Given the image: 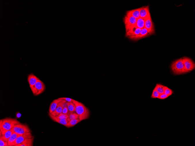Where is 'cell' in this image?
Returning a JSON list of instances; mask_svg holds the SVG:
<instances>
[{
    "instance_id": "6da1fadb",
    "label": "cell",
    "mask_w": 195,
    "mask_h": 146,
    "mask_svg": "<svg viewBox=\"0 0 195 146\" xmlns=\"http://www.w3.org/2000/svg\"><path fill=\"white\" fill-rule=\"evenodd\" d=\"M73 103L76 106V112L79 115L80 121L89 117L90 112L88 108L82 103L75 100H73Z\"/></svg>"
},
{
    "instance_id": "7a4b0ae2",
    "label": "cell",
    "mask_w": 195,
    "mask_h": 146,
    "mask_svg": "<svg viewBox=\"0 0 195 146\" xmlns=\"http://www.w3.org/2000/svg\"><path fill=\"white\" fill-rule=\"evenodd\" d=\"M171 68L173 73L179 75L186 73L183 58L176 60L172 62Z\"/></svg>"
},
{
    "instance_id": "3957f363",
    "label": "cell",
    "mask_w": 195,
    "mask_h": 146,
    "mask_svg": "<svg viewBox=\"0 0 195 146\" xmlns=\"http://www.w3.org/2000/svg\"><path fill=\"white\" fill-rule=\"evenodd\" d=\"M20 123L16 119L6 118L0 120L1 131L8 130L12 129L16 124Z\"/></svg>"
},
{
    "instance_id": "277c9868",
    "label": "cell",
    "mask_w": 195,
    "mask_h": 146,
    "mask_svg": "<svg viewBox=\"0 0 195 146\" xmlns=\"http://www.w3.org/2000/svg\"><path fill=\"white\" fill-rule=\"evenodd\" d=\"M137 19L132 16L126 14L123 18L126 32L136 26Z\"/></svg>"
},
{
    "instance_id": "5b68a950",
    "label": "cell",
    "mask_w": 195,
    "mask_h": 146,
    "mask_svg": "<svg viewBox=\"0 0 195 146\" xmlns=\"http://www.w3.org/2000/svg\"><path fill=\"white\" fill-rule=\"evenodd\" d=\"M13 129L14 132L20 135H22L27 132H31V130L27 125L20 123L16 125Z\"/></svg>"
},
{
    "instance_id": "8992f818",
    "label": "cell",
    "mask_w": 195,
    "mask_h": 146,
    "mask_svg": "<svg viewBox=\"0 0 195 146\" xmlns=\"http://www.w3.org/2000/svg\"><path fill=\"white\" fill-rule=\"evenodd\" d=\"M46 89V87L44 83L39 79L32 91L33 94L37 96L44 92Z\"/></svg>"
},
{
    "instance_id": "52a82bcc",
    "label": "cell",
    "mask_w": 195,
    "mask_h": 146,
    "mask_svg": "<svg viewBox=\"0 0 195 146\" xmlns=\"http://www.w3.org/2000/svg\"><path fill=\"white\" fill-rule=\"evenodd\" d=\"M145 28L147 29L150 35L155 34L154 24L151 16L145 19Z\"/></svg>"
},
{
    "instance_id": "ba28073f",
    "label": "cell",
    "mask_w": 195,
    "mask_h": 146,
    "mask_svg": "<svg viewBox=\"0 0 195 146\" xmlns=\"http://www.w3.org/2000/svg\"><path fill=\"white\" fill-rule=\"evenodd\" d=\"M182 58L186 73L192 71L195 69V63L191 59L187 57H184Z\"/></svg>"
},
{
    "instance_id": "9c48e42d",
    "label": "cell",
    "mask_w": 195,
    "mask_h": 146,
    "mask_svg": "<svg viewBox=\"0 0 195 146\" xmlns=\"http://www.w3.org/2000/svg\"><path fill=\"white\" fill-rule=\"evenodd\" d=\"M150 36L147 29L145 28L141 29L140 33L138 35L128 38L134 41H138L139 40L147 37Z\"/></svg>"
},
{
    "instance_id": "30bf717a",
    "label": "cell",
    "mask_w": 195,
    "mask_h": 146,
    "mask_svg": "<svg viewBox=\"0 0 195 146\" xmlns=\"http://www.w3.org/2000/svg\"><path fill=\"white\" fill-rule=\"evenodd\" d=\"M140 18L145 19L151 16L149 10V6H144L140 8Z\"/></svg>"
},
{
    "instance_id": "8fae6325",
    "label": "cell",
    "mask_w": 195,
    "mask_h": 146,
    "mask_svg": "<svg viewBox=\"0 0 195 146\" xmlns=\"http://www.w3.org/2000/svg\"><path fill=\"white\" fill-rule=\"evenodd\" d=\"M33 137L31 132L25 133L17 138L16 140L14 146H15L17 145L20 144L26 139L31 138Z\"/></svg>"
},
{
    "instance_id": "7c38bea8",
    "label": "cell",
    "mask_w": 195,
    "mask_h": 146,
    "mask_svg": "<svg viewBox=\"0 0 195 146\" xmlns=\"http://www.w3.org/2000/svg\"><path fill=\"white\" fill-rule=\"evenodd\" d=\"M141 30V29L138 28L136 26L126 32L125 36L128 37L137 35L140 33Z\"/></svg>"
},
{
    "instance_id": "4fadbf2b",
    "label": "cell",
    "mask_w": 195,
    "mask_h": 146,
    "mask_svg": "<svg viewBox=\"0 0 195 146\" xmlns=\"http://www.w3.org/2000/svg\"><path fill=\"white\" fill-rule=\"evenodd\" d=\"M0 139L4 141H7L9 139L14 132L13 128L8 130H4L0 132Z\"/></svg>"
},
{
    "instance_id": "5bb4252c",
    "label": "cell",
    "mask_w": 195,
    "mask_h": 146,
    "mask_svg": "<svg viewBox=\"0 0 195 146\" xmlns=\"http://www.w3.org/2000/svg\"><path fill=\"white\" fill-rule=\"evenodd\" d=\"M39 78L33 73L29 74L28 77V81L32 91L37 81Z\"/></svg>"
},
{
    "instance_id": "9a60e30c",
    "label": "cell",
    "mask_w": 195,
    "mask_h": 146,
    "mask_svg": "<svg viewBox=\"0 0 195 146\" xmlns=\"http://www.w3.org/2000/svg\"><path fill=\"white\" fill-rule=\"evenodd\" d=\"M49 116L55 122L59 123L65 126H66L70 120L68 118L67 119H58L55 116L52 115L51 114L49 113Z\"/></svg>"
},
{
    "instance_id": "2e32d148",
    "label": "cell",
    "mask_w": 195,
    "mask_h": 146,
    "mask_svg": "<svg viewBox=\"0 0 195 146\" xmlns=\"http://www.w3.org/2000/svg\"><path fill=\"white\" fill-rule=\"evenodd\" d=\"M67 102L66 101L64 100L60 102L58 104L55 110L51 114L54 116H57L62 113L63 108L64 104Z\"/></svg>"
},
{
    "instance_id": "e0dca14e",
    "label": "cell",
    "mask_w": 195,
    "mask_h": 146,
    "mask_svg": "<svg viewBox=\"0 0 195 146\" xmlns=\"http://www.w3.org/2000/svg\"><path fill=\"white\" fill-rule=\"evenodd\" d=\"M63 100L62 98H60L53 101L50 104L49 113L51 114L54 112L56 109L59 103Z\"/></svg>"
},
{
    "instance_id": "ac0fdd59",
    "label": "cell",
    "mask_w": 195,
    "mask_h": 146,
    "mask_svg": "<svg viewBox=\"0 0 195 146\" xmlns=\"http://www.w3.org/2000/svg\"><path fill=\"white\" fill-rule=\"evenodd\" d=\"M140 8L126 12V14L132 16L137 19L140 18Z\"/></svg>"
},
{
    "instance_id": "d6986e66",
    "label": "cell",
    "mask_w": 195,
    "mask_h": 146,
    "mask_svg": "<svg viewBox=\"0 0 195 146\" xmlns=\"http://www.w3.org/2000/svg\"><path fill=\"white\" fill-rule=\"evenodd\" d=\"M34 137L27 139L21 143L15 146H33L34 139Z\"/></svg>"
},
{
    "instance_id": "ffe728a7",
    "label": "cell",
    "mask_w": 195,
    "mask_h": 146,
    "mask_svg": "<svg viewBox=\"0 0 195 146\" xmlns=\"http://www.w3.org/2000/svg\"><path fill=\"white\" fill-rule=\"evenodd\" d=\"M22 135L14 132L7 141L8 146H14L16 140L19 136Z\"/></svg>"
},
{
    "instance_id": "44dd1931",
    "label": "cell",
    "mask_w": 195,
    "mask_h": 146,
    "mask_svg": "<svg viewBox=\"0 0 195 146\" xmlns=\"http://www.w3.org/2000/svg\"><path fill=\"white\" fill-rule=\"evenodd\" d=\"M145 19L139 18L137 19L136 24V26L139 28L142 29L145 28Z\"/></svg>"
},
{
    "instance_id": "7402d4cb",
    "label": "cell",
    "mask_w": 195,
    "mask_h": 146,
    "mask_svg": "<svg viewBox=\"0 0 195 146\" xmlns=\"http://www.w3.org/2000/svg\"><path fill=\"white\" fill-rule=\"evenodd\" d=\"M80 122L79 119L70 120L66 127L68 128L73 127Z\"/></svg>"
},
{
    "instance_id": "603a6c76",
    "label": "cell",
    "mask_w": 195,
    "mask_h": 146,
    "mask_svg": "<svg viewBox=\"0 0 195 146\" xmlns=\"http://www.w3.org/2000/svg\"><path fill=\"white\" fill-rule=\"evenodd\" d=\"M67 107L70 113H72L76 112V106L73 103L67 102Z\"/></svg>"
},
{
    "instance_id": "cb8c5ba5",
    "label": "cell",
    "mask_w": 195,
    "mask_h": 146,
    "mask_svg": "<svg viewBox=\"0 0 195 146\" xmlns=\"http://www.w3.org/2000/svg\"><path fill=\"white\" fill-rule=\"evenodd\" d=\"M164 86L160 84H157L155 88L157 91L160 94L164 93Z\"/></svg>"
},
{
    "instance_id": "d4e9b609",
    "label": "cell",
    "mask_w": 195,
    "mask_h": 146,
    "mask_svg": "<svg viewBox=\"0 0 195 146\" xmlns=\"http://www.w3.org/2000/svg\"><path fill=\"white\" fill-rule=\"evenodd\" d=\"M173 92H174L171 89L166 86H164V94L169 96L172 95Z\"/></svg>"
},
{
    "instance_id": "484cf974",
    "label": "cell",
    "mask_w": 195,
    "mask_h": 146,
    "mask_svg": "<svg viewBox=\"0 0 195 146\" xmlns=\"http://www.w3.org/2000/svg\"><path fill=\"white\" fill-rule=\"evenodd\" d=\"M160 95V94L157 91L155 87L153 90L152 94L151 95V98L154 99L158 98Z\"/></svg>"
},
{
    "instance_id": "4316f807",
    "label": "cell",
    "mask_w": 195,
    "mask_h": 146,
    "mask_svg": "<svg viewBox=\"0 0 195 146\" xmlns=\"http://www.w3.org/2000/svg\"><path fill=\"white\" fill-rule=\"evenodd\" d=\"M69 119L70 120L73 119H79V116L77 113L75 112L71 113L69 115Z\"/></svg>"
},
{
    "instance_id": "83f0119b",
    "label": "cell",
    "mask_w": 195,
    "mask_h": 146,
    "mask_svg": "<svg viewBox=\"0 0 195 146\" xmlns=\"http://www.w3.org/2000/svg\"><path fill=\"white\" fill-rule=\"evenodd\" d=\"M55 116L60 119H67L69 118V115L64 114L62 113L59 114L58 116Z\"/></svg>"
},
{
    "instance_id": "f1b7e54d",
    "label": "cell",
    "mask_w": 195,
    "mask_h": 146,
    "mask_svg": "<svg viewBox=\"0 0 195 146\" xmlns=\"http://www.w3.org/2000/svg\"><path fill=\"white\" fill-rule=\"evenodd\" d=\"M62 113L68 115H69L71 113L69 112L68 108L67 107H63Z\"/></svg>"
},
{
    "instance_id": "f546056e",
    "label": "cell",
    "mask_w": 195,
    "mask_h": 146,
    "mask_svg": "<svg viewBox=\"0 0 195 146\" xmlns=\"http://www.w3.org/2000/svg\"><path fill=\"white\" fill-rule=\"evenodd\" d=\"M169 97V96L164 93L160 94L158 99L160 100H164L167 98Z\"/></svg>"
},
{
    "instance_id": "4dcf8cb0",
    "label": "cell",
    "mask_w": 195,
    "mask_h": 146,
    "mask_svg": "<svg viewBox=\"0 0 195 146\" xmlns=\"http://www.w3.org/2000/svg\"><path fill=\"white\" fill-rule=\"evenodd\" d=\"M0 146H8L7 142L5 141L0 139Z\"/></svg>"
},
{
    "instance_id": "1f68e13d",
    "label": "cell",
    "mask_w": 195,
    "mask_h": 146,
    "mask_svg": "<svg viewBox=\"0 0 195 146\" xmlns=\"http://www.w3.org/2000/svg\"><path fill=\"white\" fill-rule=\"evenodd\" d=\"M63 100L67 102L73 103V99L68 98H66V97H62Z\"/></svg>"
}]
</instances>
